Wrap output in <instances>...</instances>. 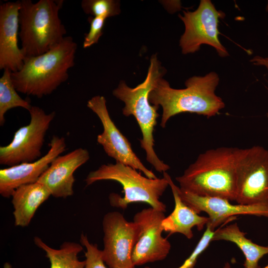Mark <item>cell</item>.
<instances>
[{
  "mask_svg": "<svg viewBox=\"0 0 268 268\" xmlns=\"http://www.w3.org/2000/svg\"><path fill=\"white\" fill-rule=\"evenodd\" d=\"M219 82V76L214 71L189 78L183 89L173 88L162 76L159 78L148 98L152 105L162 108L160 126L165 128L171 117L182 113H195L207 118L219 113L225 106L222 98L215 93Z\"/></svg>",
  "mask_w": 268,
  "mask_h": 268,
  "instance_id": "6da1fadb",
  "label": "cell"
},
{
  "mask_svg": "<svg viewBox=\"0 0 268 268\" xmlns=\"http://www.w3.org/2000/svg\"><path fill=\"white\" fill-rule=\"evenodd\" d=\"M238 148L220 147L199 154L183 174L176 178L180 188L201 196L235 201Z\"/></svg>",
  "mask_w": 268,
  "mask_h": 268,
  "instance_id": "7a4b0ae2",
  "label": "cell"
},
{
  "mask_svg": "<svg viewBox=\"0 0 268 268\" xmlns=\"http://www.w3.org/2000/svg\"><path fill=\"white\" fill-rule=\"evenodd\" d=\"M77 48L76 43L68 36L49 51L25 58L21 69L11 72L14 87L18 92L39 98L51 94L68 79Z\"/></svg>",
  "mask_w": 268,
  "mask_h": 268,
  "instance_id": "3957f363",
  "label": "cell"
},
{
  "mask_svg": "<svg viewBox=\"0 0 268 268\" xmlns=\"http://www.w3.org/2000/svg\"><path fill=\"white\" fill-rule=\"evenodd\" d=\"M63 0H20L19 38L25 58L42 55L64 39L67 33L59 13Z\"/></svg>",
  "mask_w": 268,
  "mask_h": 268,
  "instance_id": "277c9868",
  "label": "cell"
},
{
  "mask_svg": "<svg viewBox=\"0 0 268 268\" xmlns=\"http://www.w3.org/2000/svg\"><path fill=\"white\" fill-rule=\"evenodd\" d=\"M163 72L156 55H154L150 60L147 76L141 83L131 88L121 81L113 91V95L125 103L123 115L134 116L139 126L142 134L140 146L145 152L146 160L157 171L162 173L168 170L170 166L158 158L154 149L153 132L159 116L157 112L159 107L151 105L148 97Z\"/></svg>",
  "mask_w": 268,
  "mask_h": 268,
  "instance_id": "5b68a950",
  "label": "cell"
},
{
  "mask_svg": "<svg viewBox=\"0 0 268 268\" xmlns=\"http://www.w3.org/2000/svg\"><path fill=\"white\" fill-rule=\"evenodd\" d=\"M102 180L115 181L123 187V197L116 193L109 195V202L113 207L124 209L130 203L144 202L164 213L166 211V205L160 200L169 186L168 180L164 176L149 178L131 166L116 162L101 165L90 172L85 181L87 186Z\"/></svg>",
  "mask_w": 268,
  "mask_h": 268,
  "instance_id": "8992f818",
  "label": "cell"
},
{
  "mask_svg": "<svg viewBox=\"0 0 268 268\" xmlns=\"http://www.w3.org/2000/svg\"><path fill=\"white\" fill-rule=\"evenodd\" d=\"M236 172L235 201L268 205V150L260 145L238 148Z\"/></svg>",
  "mask_w": 268,
  "mask_h": 268,
  "instance_id": "52a82bcc",
  "label": "cell"
},
{
  "mask_svg": "<svg viewBox=\"0 0 268 268\" xmlns=\"http://www.w3.org/2000/svg\"><path fill=\"white\" fill-rule=\"evenodd\" d=\"M225 15L210 0H201L195 10L183 11V15L179 14L185 25V31L179 43L182 53H194L202 45L206 44L214 48L220 57L229 56L227 50L219 39V19Z\"/></svg>",
  "mask_w": 268,
  "mask_h": 268,
  "instance_id": "ba28073f",
  "label": "cell"
},
{
  "mask_svg": "<svg viewBox=\"0 0 268 268\" xmlns=\"http://www.w3.org/2000/svg\"><path fill=\"white\" fill-rule=\"evenodd\" d=\"M30 123L18 129L11 141L0 146V164L12 166L22 163L35 161L41 157L45 136L56 113H46L36 106L28 111Z\"/></svg>",
  "mask_w": 268,
  "mask_h": 268,
  "instance_id": "9c48e42d",
  "label": "cell"
},
{
  "mask_svg": "<svg viewBox=\"0 0 268 268\" xmlns=\"http://www.w3.org/2000/svg\"><path fill=\"white\" fill-rule=\"evenodd\" d=\"M102 226L105 264L110 268H135L132 252L139 235L138 225L128 221L121 213L112 211L105 214Z\"/></svg>",
  "mask_w": 268,
  "mask_h": 268,
  "instance_id": "30bf717a",
  "label": "cell"
},
{
  "mask_svg": "<svg viewBox=\"0 0 268 268\" xmlns=\"http://www.w3.org/2000/svg\"><path fill=\"white\" fill-rule=\"evenodd\" d=\"M87 107L96 114L102 124L103 131L97 135V141L102 146L106 153L116 162L138 170L149 178H156L155 175L136 156L129 141L111 119L105 98L100 95L95 96L87 101Z\"/></svg>",
  "mask_w": 268,
  "mask_h": 268,
  "instance_id": "8fae6325",
  "label": "cell"
},
{
  "mask_svg": "<svg viewBox=\"0 0 268 268\" xmlns=\"http://www.w3.org/2000/svg\"><path fill=\"white\" fill-rule=\"evenodd\" d=\"M164 212L151 207L144 208L134 216L133 221L139 227L137 240L132 252L134 265L139 266L165 259L171 246L162 236V222Z\"/></svg>",
  "mask_w": 268,
  "mask_h": 268,
  "instance_id": "7c38bea8",
  "label": "cell"
},
{
  "mask_svg": "<svg viewBox=\"0 0 268 268\" xmlns=\"http://www.w3.org/2000/svg\"><path fill=\"white\" fill-rule=\"evenodd\" d=\"M177 190L183 201L197 213L203 211L208 215L206 226L215 231V228L226 221L234 220L237 215H252L268 217V205L264 204H233L227 199L199 196L182 189Z\"/></svg>",
  "mask_w": 268,
  "mask_h": 268,
  "instance_id": "4fadbf2b",
  "label": "cell"
},
{
  "mask_svg": "<svg viewBox=\"0 0 268 268\" xmlns=\"http://www.w3.org/2000/svg\"><path fill=\"white\" fill-rule=\"evenodd\" d=\"M48 152L37 160L22 163L0 170V194L6 198L11 197L19 187L36 183L53 161L66 150L64 137L53 136Z\"/></svg>",
  "mask_w": 268,
  "mask_h": 268,
  "instance_id": "5bb4252c",
  "label": "cell"
},
{
  "mask_svg": "<svg viewBox=\"0 0 268 268\" xmlns=\"http://www.w3.org/2000/svg\"><path fill=\"white\" fill-rule=\"evenodd\" d=\"M90 158L86 149L76 148L64 155H59L41 176L38 182L44 185L51 196L66 198L73 194V174Z\"/></svg>",
  "mask_w": 268,
  "mask_h": 268,
  "instance_id": "9a60e30c",
  "label": "cell"
},
{
  "mask_svg": "<svg viewBox=\"0 0 268 268\" xmlns=\"http://www.w3.org/2000/svg\"><path fill=\"white\" fill-rule=\"evenodd\" d=\"M20 0L7 1L0 5V69L16 72L25 59L18 46Z\"/></svg>",
  "mask_w": 268,
  "mask_h": 268,
  "instance_id": "2e32d148",
  "label": "cell"
},
{
  "mask_svg": "<svg viewBox=\"0 0 268 268\" xmlns=\"http://www.w3.org/2000/svg\"><path fill=\"white\" fill-rule=\"evenodd\" d=\"M163 175L168 180L175 202L173 211L165 217L162 222L163 231L168 233L169 235L180 233L188 239H191L193 237L192 228L196 227L199 231L202 230L208 222L209 218L200 215L185 203L179 195L177 186L174 184L171 176L166 172H163Z\"/></svg>",
  "mask_w": 268,
  "mask_h": 268,
  "instance_id": "e0dca14e",
  "label": "cell"
},
{
  "mask_svg": "<svg viewBox=\"0 0 268 268\" xmlns=\"http://www.w3.org/2000/svg\"><path fill=\"white\" fill-rule=\"evenodd\" d=\"M50 196L48 189L38 182L16 189L11 196L15 225L27 226L38 207Z\"/></svg>",
  "mask_w": 268,
  "mask_h": 268,
  "instance_id": "ac0fdd59",
  "label": "cell"
},
{
  "mask_svg": "<svg viewBox=\"0 0 268 268\" xmlns=\"http://www.w3.org/2000/svg\"><path fill=\"white\" fill-rule=\"evenodd\" d=\"M236 223L221 227L215 230L212 241L225 240L235 244L244 254V268H261L259 263L268 254V246L258 245L245 236Z\"/></svg>",
  "mask_w": 268,
  "mask_h": 268,
  "instance_id": "d6986e66",
  "label": "cell"
},
{
  "mask_svg": "<svg viewBox=\"0 0 268 268\" xmlns=\"http://www.w3.org/2000/svg\"><path fill=\"white\" fill-rule=\"evenodd\" d=\"M35 245L46 253V257L50 263V268H85V261H81L78 254L83 250V246L73 242H65L60 249L53 248L38 237L34 238Z\"/></svg>",
  "mask_w": 268,
  "mask_h": 268,
  "instance_id": "ffe728a7",
  "label": "cell"
},
{
  "mask_svg": "<svg viewBox=\"0 0 268 268\" xmlns=\"http://www.w3.org/2000/svg\"><path fill=\"white\" fill-rule=\"evenodd\" d=\"M9 69L3 70L0 78V126H3L5 114L10 109L21 107L29 111L32 105L28 101L22 99L18 94L11 79Z\"/></svg>",
  "mask_w": 268,
  "mask_h": 268,
  "instance_id": "44dd1931",
  "label": "cell"
},
{
  "mask_svg": "<svg viewBox=\"0 0 268 268\" xmlns=\"http://www.w3.org/2000/svg\"><path fill=\"white\" fill-rule=\"evenodd\" d=\"M81 6L86 14L106 19L120 12L119 2L114 0H83Z\"/></svg>",
  "mask_w": 268,
  "mask_h": 268,
  "instance_id": "7402d4cb",
  "label": "cell"
},
{
  "mask_svg": "<svg viewBox=\"0 0 268 268\" xmlns=\"http://www.w3.org/2000/svg\"><path fill=\"white\" fill-rule=\"evenodd\" d=\"M80 244L86 249L85 268H107L103 260L101 250L96 244L90 243L86 235L81 234Z\"/></svg>",
  "mask_w": 268,
  "mask_h": 268,
  "instance_id": "603a6c76",
  "label": "cell"
},
{
  "mask_svg": "<svg viewBox=\"0 0 268 268\" xmlns=\"http://www.w3.org/2000/svg\"><path fill=\"white\" fill-rule=\"evenodd\" d=\"M214 231L211 230L209 226H206L205 231L203 233L202 236L192 253L183 264L177 268H194L200 255L207 248L209 243L212 242ZM145 268H151L145 267Z\"/></svg>",
  "mask_w": 268,
  "mask_h": 268,
  "instance_id": "cb8c5ba5",
  "label": "cell"
},
{
  "mask_svg": "<svg viewBox=\"0 0 268 268\" xmlns=\"http://www.w3.org/2000/svg\"><path fill=\"white\" fill-rule=\"evenodd\" d=\"M106 18L103 17H90V30L85 34L83 47L87 48L97 43L103 34V29Z\"/></svg>",
  "mask_w": 268,
  "mask_h": 268,
  "instance_id": "d4e9b609",
  "label": "cell"
},
{
  "mask_svg": "<svg viewBox=\"0 0 268 268\" xmlns=\"http://www.w3.org/2000/svg\"><path fill=\"white\" fill-rule=\"evenodd\" d=\"M250 62L255 66L265 67L268 71V55L266 57L256 56L250 60Z\"/></svg>",
  "mask_w": 268,
  "mask_h": 268,
  "instance_id": "484cf974",
  "label": "cell"
},
{
  "mask_svg": "<svg viewBox=\"0 0 268 268\" xmlns=\"http://www.w3.org/2000/svg\"><path fill=\"white\" fill-rule=\"evenodd\" d=\"M223 268H232V267L230 263L227 262L224 264Z\"/></svg>",
  "mask_w": 268,
  "mask_h": 268,
  "instance_id": "4316f807",
  "label": "cell"
},
{
  "mask_svg": "<svg viewBox=\"0 0 268 268\" xmlns=\"http://www.w3.org/2000/svg\"><path fill=\"white\" fill-rule=\"evenodd\" d=\"M3 268H12V266L9 263L6 262L4 263Z\"/></svg>",
  "mask_w": 268,
  "mask_h": 268,
  "instance_id": "83f0119b",
  "label": "cell"
},
{
  "mask_svg": "<svg viewBox=\"0 0 268 268\" xmlns=\"http://www.w3.org/2000/svg\"><path fill=\"white\" fill-rule=\"evenodd\" d=\"M266 10L268 11V1L266 6Z\"/></svg>",
  "mask_w": 268,
  "mask_h": 268,
  "instance_id": "f1b7e54d",
  "label": "cell"
},
{
  "mask_svg": "<svg viewBox=\"0 0 268 268\" xmlns=\"http://www.w3.org/2000/svg\"><path fill=\"white\" fill-rule=\"evenodd\" d=\"M263 268H268V265H267L266 267H264Z\"/></svg>",
  "mask_w": 268,
  "mask_h": 268,
  "instance_id": "f546056e",
  "label": "cell"
},
{
  "mask_svg": "<svg viewBox=\"0 0 268 268\" xmlns=\"http://www.w3.org/2000/svg\"><path fill=\"white\" fill-rule=\"evenodd\" d=\"M267 118L268 119V112L267 113Z\"/></svg>",
  "mask_w": 268,
  "mask_h": 268,
  "instance_id": "4dcf8cb0",
  "label": "cell"
}]
</instances>
